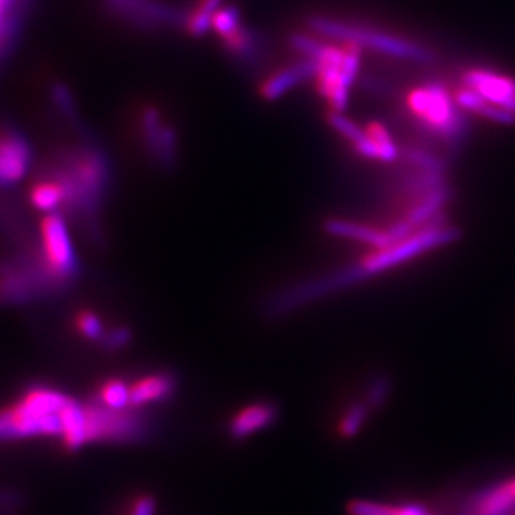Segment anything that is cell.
Listing matches in <instances>:
<instances>
[{
    "instance_id": "cb8c5ba5",
    "label": "cell",
    "mask_w": 515,
    "mask_h": 515,
    "mask_svg": "<svg viewBox=\"0 0 515 515\" xmlns=\"http://www.w3.org/2000/svg\"><path fill=\"white\" fill-rule=\"evenodd\" d=\"M370 412L372 410H370L365 400L353 403L352 407L348 408L347 414L343 415L342 422H340V435L343 439H353L362 430Z\"/></svg>"
},
{
    "instance_id": "2e32d148",
    "label": "cell",
    "mask_w": 515,
    "mask_h": 515,
    "mask_svg": "<svg viewBox=\"0 0 515 515\" xmlns=\"http://www.w3.org/2000/svg\"><path fill=\"white\" fill-rule=\"evenodd\" d=\"M325 231L328 235L337 236V238H345V240L358 241L363 245H370L375 250H382L393 246L388 230H378L372 226L362 225L357 221L348 220H328L325 223Z\"/></svg>"
},
{
    "instance_id": "ffe728a7",
    "label": "cell",
    "mask_w": 515,
    "mask_h": 515,
    "mask_svg": "<svg viewBox=\"0 0 515 515\" xmlns=\"http://www.w3.org/2000/svg\"><path fill=\"white\" fill-rule=\"evenodd\" d=\"M94 402L109 410H133L131 408V387L123 378H108L99 385Z\"/></svg>"
},
{
    "instance_id": "4dcf8cb0",
    "label": "cell",
    "mask_w": 515,
    "mask_h": 515,
    "mask_svg": "<svg viewBox=\"0 0 515 515\" xmlns=\"http://www.w3.org/2000/svg\"><path fill=\"white\" fill-rule=\"evenodd\" d=\"M131 332H129L128 328H114L113 332L106 333V337L102 340V345L104 348H108V350H119V348H124L131 342Z\"/></svg>"
},
{
    "instance_id": "8992f818",
    "label": "cell",
    "mask_w": 515,
    "mask_h": 515,
    "mask_svg": "<svg viewBox=\"0 0 515 515\" xmlns=\"http://www.w3.org/2000/svg\"><path fill=\"white\" fill-rule=\"evenodd\" d=\"M36 266L46 285L54 288L69 285L79 273L71 231L61 213L42 216Z\"/></svg>"
},
{
    "instance_id": "83f0119b",
    "label": "cell",
    "mask_w": 515,
    "mask_h": 515,
    "mask_svg": "<svg viewBox=\"0 0 515 515\" xmlns=\"http://www.w3.org/2000/svg\"><path fill=\"white\" fill-rule=\"evenodd\" d=\"M405 158H407L408 163L412 164L414 168L419 169V171H424V173L445 174V171H447L442 159L437 158L434 154L420 151V149H408Z\"/></svg>"
},
{
    "instance_id": "1f68e13d",
    "label": "cell",
    "mask_w": 515,
    "mask_h": 515,
    "mask_svg": "<svg viewBox=\"0 0 515 515\" xmlns=\"http://www.w3.org/2000/svg\"><path fill=\"white\" fill-rule=\"evenodd\" d=\"M154 510H156V502H154L153 497L143 495L134 502L129 515H154Z\"/></svg>"
},
{
    "instance_id": "8fae6325",
    "label": "cell",
    "mask_w": 515,
    "mask_h": 515,
    "mask_svg": "<svg viewBox=\"0 0 515 515\" xmlns=\"http://www.w3.org/2000/svg\"><path fill=\"white\" fill-rule=\"evenodd\" d=\"M464 87L484 97L485 101L515 116V79L489 69H470L462 76Z\"/></svg>"
},
{
    "instance_id": "836d02e7",
    "label": "cell",
    "mask_w": 515,
    "mask_h": 515,
    "mask_svg": "<svg viewBox=\"0 0 515 515\" xmlns=\"http://www.w3.org/2000/svg\"><path fill=\"white\" fill-rule=\"evenodd\" d=\"M510 490H512V494L515 495V479L509 480Z\"/></svg>"
},
{
    "instance_id": "f1b7e54d",
    "label": "cell",
    "mask_w": 515,
    "mask_h": 515,
    "mask_svg": "<svg viewBox=\"0 0 515 515\" xmlns=\"http://www.w3.org/2000/svg\"><path fill=\"white\" fill-rule=\"evenodd\" d=\"M397 507H390L385 504H375L367 500H353L348 504V514L350 515H395Z\"/></svg>"
},
{
    "instance_id": "9c48e42d",
    "label": "cell",
    "mask_w": 515,
    "mask_h": 515,
    "mask_svg": "<svg viewBox=\"0 0 515 515\" xmlns=\"http://www.w3.org/2000/svg\"><path fill=\"white\" fill-rule=\"evenodd\" d=\"M141 134L149 153L153 154L156 163L163 171H173L178 164V134L173 126L163 123L161 113L154 106L141 111Z\"/></svg>"
},
{
    "instance_id": "30bf717a",
    "label": "cell",
    "mask_w": 515,
    "mask_h": 515,
    "mask_svg": "<svg viewBox=\"0 0 515 515\" xmlns=\"http://www.w3.org/2000/svg\"><path fill=\"white\" fill-rule=\"evenodd\" d=\"M32 166V148L24 136L0 129V188L14 186L26 178Z\"/></svg>"
},
{
    "instance_id": "44dd1931",
    "label": "cell",
    "mask_w": 515,
    "mask_h": 515,
    "mask_svg": "<svg viewBox=\"0 0 515 515\" xmlns=\"http://www.w3.org/2000/svg\"><path fill=\"white\" fill-rule=\"evenodd\" d=\"M221 7H223V0H199L198 7L193 12H189L184 22L189 36L203 37L206 32H210Z\"/></svg>"
},
{
    "instance_id": "f546056e",
    "label": "cell",
    "mask_w": 515,
    "mask_h": 515,
    "mask_svg": "<svg viewBox=\"0 0 515 515\" xmlns=\"http://www.w3.org/2000/svg\"><path fill=\"white\" fill-rule=\"evenodd\" d=\"M21 0H0V47L4 46L7 34L11 31V21Z\"/></svg>"
},
{
    "instance_id": "4316f807",
    "label": "cell",
    "mask_w": 515,
    "mask_h": 515,
    "mask_svg": "<svg viewBox=\"0 0 515 515\" xmlns=\"http://www.w3.org/2000/svg\"><path fill=\"white\" fill-rule=\"evenodd\" d=\"M225 42V47L233 56L240 57V59H251L256 54V42L255 36L251 34L248 29L241 27L240 31L236 32L235 36L230 37Z\"/></svg>"
},
{
    "instance_id": "ac0fdd59",
    "label": "cell",
    "mask_w": 515,
    "mask_h": 515,
    "mask_svg": "<svg viewBox=\"0 0 515 515\" xmlns=\"http://www.w3.org/2000/svg\"><path fill=\"white\" fill-rule=\"evenodd\" d=\"M450 198H452V189L449 186L430 191L420 199L419 204H415L414 208L408 211V215L403 220L407 221L415 231L437 223V216L440 215V211L444 210V206L449 203Z\"/></svg>"
},
{
    "instance_id": "ba28073f",
    "label": "cell",
    "mask_w": 515,
    "mask_h": 515,
    "mask_svg": "<svg viewBox=\"0 0 515 515\" xmlns=\"http://www.w3.org/2000/svg\"><path fill=\"white\" fill-rule=\"evenodd\" d=\"M111 14L141 29H158L164 26H184L186 16L163 0H104Z\"/></svg>"
},
{
    "instance_id": "6da1fadb",
    "label": "cell",
    "mask_w": 515,
    "mask_h": 515,
    "mask_svg": "<svg viewBox=\"0 0 515 515\" xmlns=\"http://www.w3.org/2000/svg\"><path fill=\"white\" fill-rule=\"evenodd\" d=\"M460 235L462 233L459 228L437 221V223H432V225L417 231L402 243L375 250L372 255L365 256L363 260L357 261L337 273L317 276L312 280L300 281L296 285L286 286L283 290L275 291L273 295L266 298L265 303L261 306V313L268 320H280V318L288 317L296 310L312 305L325 296L352 288L362 281L380 275L383 271L392 270L395 266L414 260L415 256L452 245L459 240Z\"/></svg>"
},
{
    "instance_id": "d4e9b609",
    "label": "cell",
    "mask_w": 515,
    "mask_h": 515,
    "mask_svg": "<svg viewBox=\"0 0 515 515\" xmlns=\"http://www.w3.org/2000/svg\"><path fill=\"white\" fill-rule=\"evenodd\" d=\"M367 133L370 134L373 143L380 153V161L392 163L398 158V148L388 129L382 123H370L367 126Z\"/></svg>"
},
{
    "instance_id": "3957f363",
    "label": "cell",
    "mask_w": 515,
    "mask_h": 515,
    "mask_svg": "<svg viewBox=\"0 0 515 515\" xmlns=\"http://www.w3.org/2000/svg\"><path fill=\"white\" fill-rule=\"evenodd\" d=\"M69 398L56 388L37 385L0 410V440L62 435V408Z\"/></svg>"
},
{
    "instance_id": "603a6c76",
    "label": "cell",
    "mask_w": 515,
    "mask_h": 515,
    "mask_svg": "<svg viewBox=\"0 0 515 515\" xmlns=\"http://www.w3.org/2000/svg\"><path fill=\"white\" fill-rule=\"evenodd\" d=\"M243 24H241V11L238 7L233 6H223L221 7L218 14L215 16V21H213V31L218 34V36L223 39V41H228L230 37L235 36L236 32L240 31Z\"/></svg>"
},
{
    "instance_id": "7402d4cb",
    "label": "cell",
    "mask_w": 515,
    "mask_h": 515,
    "mask_svg": "<svg viewBox=\"0 0 515 515\" xmlns=\"http://www.w3.org/2000/svg\"><path fill=\"white\" fill-rule=\"evenodd\" d=\"M72 327L79 337L89 340V342H102L108 333L102 318L94 310H87V308L74 313Z\"/></svg>"
},
{
    "instance_id": "9a60e30c",
    "label": "cell",
    "mask_w": 515,
    "mask_h": 515,
    "mask_svg": "<svg viewBox=\"0 0 515 515\" xmlns=\"http://www.w3.org/2000/svg\"><path fill=\"white\" fill-rule=\"evenodd\" d=\"M131 387V408L144 407L149 403L163 402L176 392L178 380L173 373L158 372L146 375L129 383Z\"/></svg>"
},
{
    "instance_id": "5b68a950",
    "label": "cell",
    "mask_w": 515,
    "mask_h": 515,
    "mask_svg": "<svg viewBox=\"0 0 515 515\" xmlns=\"http://www.w3.org/2000/svg\"><path fill=\"white\" fill-rule=\"evenodd\" d=\"M407 106L424 128L439 136L452 149H459L469 133V124L455 97L439 82L415 87L407 97Z\"/></svg>"
},
{
    "instance_id": "5bb4252c",
    "label": "cell",
    "mask_w": 515,
    "mask_h": 515,
    "mask_svg": "<svg viewBox=\"0 0 515 515\" xmlns=\"http://www.w3.org/2000/svg\"><path fill=\"white\" fill-rule=\"evenodd\" d=\"M278 419V407L275 403L260 402L245 407L235 419L231 420L228 434L231 439L245 440L260 430L275 424Z\"/></svg>"
},
{
    "instance_id": "484cf974",
    "label": "cell",
    "mask_w": 515,
    "mask_h": 515,
    "mask_svg": "<svg viewBox=\"0 0 515 515\" xmlns=\"http://www.w3.org/2000/svg\"><path fill=\"white\" fill-rule=\"evenodd\" d=\"M390 392H392V378L385 373H380L368 385L365 402H367L370 410H378L385 405L388 397H390Z\"/></svg>"
},
{
    "instance_id": "52a82bcc",
    "label": "cell",
    "mask_w": 515,
    "mask_h": 515,
    "mask_svg": "<svg viewBox=\"0 0 515 515\" xmlns=\"http://www.w3.org/2000/svg\"><path fill=\"white\" fill-rule=\"evenodd\" d=\"M66 168L59 169L71 191L69 208L91 211L96 208L108 183V166L101 154L92 149H79L67 156Z\"/></svg>"
},
{
    "instance_id": "4fadbf2b",
    "label": "cell",
    "mask_w": 515,
    "mask_h": 515,
    "mask_svg": "<svg viewBox=\"0 0 515 515\" xmlns=\"http://www.w3.org/2000/svg\"><path fill=\"white\" fill-rule=\"evenodd\" d=\"M317 62L308 57H303L301 61L286 66L281 71L275 72L273 76L268 77L260 87V94L265 101H278L285 96L286 92L295 89L303 82L310 81L312 77L317 76Z\"/></svg>"
},
{
    "instance_id": "7c38bea8",
    "label": "cell",
    "mask_w": 515,
    "mask_h": 515,
    "mask_svg": "<svg viewBox=\"0 0 515 515\" xmlns=\"http://www.w3.org/2000/svg\"><path fill=\"white\" fill-rule=\"evenodd\" d=\"M29 201L37 211L44 215L59 213L62 208H69L71 191L61 171H52L42 178L34 179L29 188Z\"/></svg>"
},
{
    "instance_id": "7a4b0ae2",
    "label": "cell",
    "mask_w": 515,
    "mask_h": 515,
    "mask_svg": "<svg viewBox=\"0 0 515 515\" xmlns=\"http://www.w3.org/2000/svg\"><path fill=\"white\" fill-rule=\"evenodd\" d=\"M290 46L317 62V89L333 113H345L353 82L362 62V49L353 44H327L306 34L290 36Z\"/></svg>"
},
{
    "instance_id": "277c9868",
    "label": "cell",
    "mask_w": 515,
    "mask_h": 515,
    "mask_svg": "<svg viewBox=\"0 0 515 515\" xmlns=\"http://www.w3.org/2000/svg\"><path fill=\"white\" fill-rule=\"evenodd\" d=\"M308 27L318 36L327 37L342 44H353L360 49L380 52L385 56L397 57L403 61L432 62L435 54L429 47L405 37L377 31L372 27L358 26L352 22L338 21L332 17L315 16L308 19Z\"/></svg>"
},
{
    "instance_id": "d6986e66",
    "label": "cell",
    "mask_w": 515,
    "mask_h": 515,
    "mask_svg": "<svg viewBox=\"0 0 515 515\" xmlns=\"http://www.w3.org/2000/svg\"><path fill=\"white\" fill-rule=\"evenodd\" d=\"M455 101L459 104L460 109L477 114L480 118L489 119L492 123L504 124V126L515 124L514 114L495 106L492 102L485 101L484 97L479 96L477 92L472 91L469 87H462L455 94Z\"/></svg>"
},
{
    "instance_id": "e0dca14e",
    "label": "cell",
    "mask_w": 515,
    "mask_h": 515,
    "mask_svg": "<svg viewBox=\"0 0 515 515\" xmlns=\"http://www.w3.org/2000/svg\"><path fill=\"white\" fill-rule=\"evenodd\" d=\"M327 119L328 124H330L340 136L347 139L348 143L352 144L353 149H355L360 156L380 161V153H378L377 146H375L372 138H370V134L367 133V129L360 128L355 121L347 118L343 113H333V111H330Z\"/></svg>"
},
{
    "instance_id": "d6a6232c",
    "label": "cell",
    "mask_w": 515,
    "mask_h": 515,
    "mask_svg": "<svg viewBox=\"0 0 515 515\" xmlns=\"http://www.w3.org/2000/svg\"><path fill=\"white\" fill-rule=\"evenodd\" d=\"M395 515H427L424 505H403V507H397Z\"/></svg>"
}]
</instances>
